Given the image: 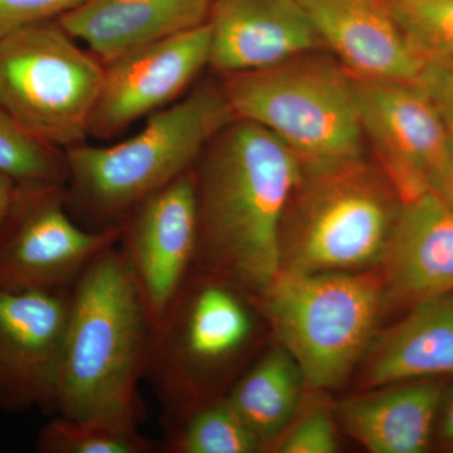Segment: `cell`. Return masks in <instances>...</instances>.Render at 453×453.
<instances>
[{"label":"cell","mask_w":453,"mask_h":453,"mask_svg":"<svg viewBox=\"0 0 453 453\" xmlns=\"http://www.w3.org/2000/svg\"><path fill=\"white\" fill-rule=\"evenodd\" d=\"M303 162L261 125L234 118L193 165L195 267L257 295L281 270L283 216Z\"/></svg>","instance_id":"6da1fadb"},{"label":"cell","mask_w":453,"mask_h":453,"mask_svg":"<svg viewBox=\"0 0 453 453\" xmlns=\"http://www.w3.org/2000/svg\"><path fill=\"white\" fill-rule=\"evenodd\" d=\"M211 0H83L58 23L104 65L205 25Z\"/></svg>","instance_id":"e0dca14e"},{"label":"cell","mask_w":453,"mask_h":453,"mask_svg":"<svg viewBox=\"0 0 453 453\" xmlns=\"http://www.w3.org/2000/svg\"><path fill=\"white\" fill-rule=\"evenodd\" d=\"M65 186H20L0 225V290L70 288L91 262L115 246L120 226L83 228L65 205Z\"/></svg>","instance_id":"9c48e42d"},{"label":"cell","mask_w":453,"mask_h":453,"mask_svg":"<svg viewBox=\"0 0 453 453\" xmlns=\"http://www.w3.org/2000/svg\"><path fill=\"white\" fill-rule=\"evenodd\" d=\"M365 357V388L453 375V292L413 305Z\"/></svg>","instance_id":"d6986e66"},{"label":"cell","mask_w":453,"mask_h":453,"mask_svg":"<svg viewBox=\"0 0 453 453\" xmlns=\"http://www.w3.org/2000/svg\"><path fill=\"white\" fill-rule=\"evenodd\" d=\"M303 383L296 360L280 345L240 375L226 399L266 449L294 418Z\"/></svg>","instance_id":"ffe728a7"},{"label":"cell","mask_w":453,"mask_h":453,"mask_svg":"<svg viewBox=\"0 0 453 453\" xmlns=\"http://www.w3.org/2000/svg\"><path fill=\"white\" fill-rule=\"evenodd\" d=\"M256 309L252 292L193 268L151 334L145 380L162 418L226 396L229 374L255 342Z\"/></svg>","instance_id":"277c9868"},{"label":"cell","mask_w":453,"mask_h":453,"mask_svg":"<svg viewBox=\"0 0 453 453\" xmlns=\"http://www.w3.org/2000/svg\"><path fill=\"white\" fill-rule=\"evenodd\" d=\"M208 70H261L323 49L297 0H211Z\"/></svg>","instance_id":"9a60e30c"},{"label":"cell","mask_w":453,"mask_h":453,"mask_svg":"<svg viewBox=\"0 0 453 453\" xmlns=\"http://www.w3.org/2000/svg\"><path fill=\"white\" fill-rule=\"evenodd\" d=\"M234 118L219 80L198 81L177 103L146 118L135 135L65 151L68 211L89 231L120 226L140 203L189 172L207 142Z\"/></svg>","instance_id":"3957f363"},{"label":"cell","mask_w":453,"mask_h":453,"mask_svg":"<svg viewBox=\"0 0 453 453\" xmlns=\"http://www.w3.org/2000/svg\"><path fill=\"white\" fill-rule=\"evenodd\" d=\"M429 192L436 195L441 201L445 202L453 210V133L449 131V144L442 162L432 181Z\"/></svg>","instance_id":"83f0119b"},{"label":"cell","mask_w":453,"mask_h":453,"mask_svg":"<svg viewBox=\"0 0 453 453\" xmlns=\"http://www.w3.org/2000/svg\"><path fill=\"white\" fill-rule=\"evenodd\" d=\"M324 49L350 76L416 82L426 59L414 49L389 0H297Z\"/></svg>","instance_id":"5bb4252c"},{"label":"cell","mask_w":453,"mask_h":453,"mask_svg":"<svg viewBox=\"0 0 453 453\" xmlns=\"http://www.w3.org/2000/svg\"><path fill=\"white\" fill-rule=\"evenodd\" d=\"M217 80L235 118L261 125L303 164L365 157L353 80L335 58L315 50L261 70L219 74Z\"/></svg>","instance_id":"52a82bcc"},{"label":"cell","mask_w":453,"mask_h":453,"mask_svg":"<svg viewBox=\"0 0 453 453\" xmlns=\"http://www.w3.org/2000/svg\"><path fill=\"white\" fill-rule=\"evenodd\" d=\"M338 436L332 414L325 407L306 413L288 436L280 441L277 451L282 453H334L338 451Z\"/></svg>","instance_id":"d4e9b609"},{"label":"cell","mask_w":453,"mask_h":453,"mask_svg":"<svg viewBox=\"0 0 453 453\" xmlns=\"http://www.w3.org/2000/svg\"><path fill=\"white\" fill-rule=\"evenodd\" d=\"M71 288L0 290V410L52 413Z\"/></svg>","instance_id":"4fadbf2b"},{"label":"cell","mask_w":453,"mask_h":453,"mask_svg":"<svg viewBox=\"0 0 453 453\" xmlns=\"http://www.w3.org/2000/svg\"><path fill=\"white\" fill-rule=\"evenodd\" d=\"M336 405L345 432L372 453H422L436 431L443 384L437 378L401 381Z\"/></svg>","instance_id":"ac0fdd59"},{"label":"cell","mask_w":453,"mask_h":453,"mask_svg":"<svg viewBox=\"0 0 453 453\" xmlns=\"http://www.w3.org/2000/svg\"><path fill=\"white\" fill-rule=\"evenodd\" d=\"M210 65L207 23L130 50L105 65L88 136L111 140L186 96Z\"/></svg>","instance_id":"8fae6325"},{"label":"cell","mask_w":453,"mask_h":453,"mask_svg":"<svg viewBox=\"0 0 453 453\" xmlns=\"http://www.w3.org/2000/svg\"><path fill=\"white\" fill-rule=\"evenodd\" d=\"M0 172L20 186H65V151L35 138L0 105Z\"/></svg>","instance_id":"603a6c76"},{"label":"cell","mask_w":453,"mask_h":453,"mask_svg":"<svg viewBox=\"0 0 453 453\" xmlns=\"http://www.w3.org/2000/svg\"><path fill=\"white\" fill-rule=\"evenodd\" d=\"M17 183L4 173L0 172V225L7 216L14 195H16Z\"/></svg>","instance_id":"f546056e"},{"label":"cell","mask_w":453,"mask_h":453,"mask_svg":"<svg viewBox=\"0 0 453 453\" xmlns=\"http://www.w3.org/2000/svg\"><path fill=\"white\" fill-rule=\"evenodd\" d=\"M353 80L365 144L402 202L431 190L449 144L442 116L416 82Z\"/></svg>","instance_id":"30bf717a"},{"label":"cell","mask_w":453,"mask_h":453,"mask_svg":"<svg viewBox=\"0 0 453 453\" xmlns=\"http://www.w3.org/2000/svg\"><path fill=\"white\" fill-rule=\"evenodd\" d=\"M104 77L105 65L57 19L0 37V105L59 150L88 142Z\"/></svg>","instance_id":"ba28073f"},{"label":"cell","mask_w":453,"mask_h":453,"mask_svg":"<svg viewBox=\"0 0 453 453\" xmlns=\"http://www.w3.org/2000/svg\"><path fill=\"white\" fill-rule=\"evenodd\" d=\"M384 299L383 276L369 270H280L255 296L280 345L316 389L338 388L353 374L371 348Z\"/></svg>","instance_id":"8992f818"},{"label":"cell","mask_w":453,"mask_h":453,"mask_svg":"<svg viewBox=\"0 0 453 453\" xmlns=\"http://www.w3.org/2000/svg\"><path fill=\"white\" fill-rule=\"evenodd\" d=\"M151 334L138 282L115 244L71 288L50 416L138 419Z\"/></svg>","instance_id":"7a4b0ae2"},{"label":"cell","mask_w":453,"mask_h":453,"mask_svg":"<svg viewBox=\"0 0 453 453\" xmlns=\"http://www.w3.org/2000/svg\"><path fill=\"white\" fill-rule=\"evenodd\" d=\"M416 83L453 133V58H426Z\"/></svg>","instance_id":"4316f807"},{"label":"cell","mask_w":453,"mask_h":453,"mask_svg":"<svg viewBox=\"0 0 453 453\" xmlns=\"http://www.w3.org/2000/svg\"><path fill=\"white\" fill-rule=\"evenodd\" d=\"M118 246L154 327L196 265L198 214L192 169L127 214Z\"/></svg>","instance_id":"7c38bea8"},{"label":"cell","mask_w":453,"mask_h":453,"mask_svg":"<svg viewBox=\"0 0 453 453\" xmlns=\"http://www.w3.org/2000/svg\"><path fill=\"white\" fill-rule=\"evenodd\" d=\"M434 434H437L441 446L447 451L453 452V384L451 388L443 392Z\"/></svg>","instance_id":"f1b7e54d"},{"label":"cell","mask_w":453,"mask_h":453,"mask_svg":"<svg viewBox=\"0 0 453 453\" xmlns=\"http://www.w3.org/2000/svg\"><path fill=\"white\" fill-rule=\"evenodd\" d=\"M402 201L365 157L303 164L281 228V270L357 273L380 264Z\"/></svg>","instance_id":"5b68a950"},{"label":"cell","mask_w":453,"mask_h":453,"mask_svg":"<svg viewBox=\"0 0 453 453\" xmlns=\"http://www.w3.org/2000/svg\"><path fill=\"white\" fill-rule=\"evenodd\" d=\"M404 35L423 58H453V0H389Z\"/></svg>","instance_id":"cb8c5ba5"},{"label":"cell","mask_w":453,"mask_h":453,"mask_svg":"<svg viewBox=\"0 0 453 453\" xmlns=\"http://www.w3.org/2000/svg\"><path fill=\"white\" fill-rule=\"evenodd\" d=\"M138 419L127 416L73 418L53 414L35 441L40 453H153L157 447L139 434Z\"/></svg>","instance_id":"7402d4cb"},{"label":"cell","mask_w":453,"mask_h":453,"mask_svg":"<svg viewBox=\"0 0 453 453\" xmlns=\"http://www.w3.org/2000/svg\"><path fill=\"white\" fill-rule=\"evenodd\" d=\"M166 453H256L265 445L226 396L174 418H162Z\"/></svg>","instance_id":"44dd1931"},{"label":"cell","mask_w":453,"mask_h":453,"mask_svg":"<svg viewBox=\"0 0 453 453\" xmlns=\"http://www.w3.org/2000/svg\"><path fill=\"white\" fill-rule=\"evenodd\" d=\"M380 264L386 299L413 306L452 294V208L432 192L402 202Z\"/></svg>","instance_id":"2e32d148"},{"label":"cell","mask_w":453,"mask_h":453,"mask_svg":"<svg viewBox=\"0 0 453 453\" xmlns=\"http://www.w3.org/2000/svg\"><path fill=\"white\" fill-rule=\"evenodd\" d=\"M83 0H0V37L35 23L56 20Z\"/></svg>","instance_id":"484cf974"}]
</instances>
